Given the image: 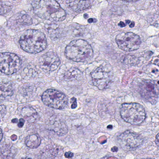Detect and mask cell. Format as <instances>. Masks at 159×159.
<instances>
[{
  "instance_id": "obj_1",
  "label": "cell",
  "mask_w": 159,
  "mask_h": 159,
  "mask_svg": "<svg viewBox=\"0 0 159 159\" xmlns=\"http://www.w3.org/2000/svg\"><path fill=\"white\" fill-rule=\"evenodd\" d=\"M32 6L35 14L42 19L59 21L66 17V12L56 0H35Z\"/></svg>"
},
{
  "instance_id": "obj_2",
  "label": "cell",
  "mask_w": 159,
  "mask_h": 159,
  "mask_svg": "<svg viewBox=\"0 0 159 159\" xmlns=\"http://www.w3.org/2000/svg\"><path fill=\"white\" fill-rule=\"evenodd\" d=\"M22 49L31 54H37L46 49L47 40L44 33L39 30L28 29L19 40Z\"/></svg>"
},
{
  "instance_id": "obj_3",
  "label": "cell",
  "mask_w": 159,
  "mask_h": 159,
  "mask_svg": "<svg viewBox=\"0 0 159 159\" xmlns=\"http://www.w3.org/2000/svg\"><path fill=\"white\" fill-rule=\"evenodd\" d=\"M65 53L67 58L75 62H86L93 55L92 46L82 39L71 41L65 48Z\"/></svg>"
},
{
  "instance_id": "obj_4",
  "label": "cell",
  "mask_w": 159,
  "mask_h": 159,
  "mask_svg": "<svg viewBox=\"0 0 159 159\" xmlns=\"http://www.w3.org/2000/svg\"><path fill=\"white\" fill-rule=\"evenodd\" d=\"M120 113L125 122L133 125L141 124L146 117L145 109L142 105L138 103L123 104Z\"/></svg>"
},
{
  "instance_id": "obj_5",
  "label": "cell",
  "mask_w": 159,
  "mask_h": 159,
  "mask_svg": "<svg viewBox=\"0 0 159 159\" xmlns=\"http://www.w3.org/2000/svg\"><path fill=\"white\" fill-rule=\"evenodd\" d=\"M44 104L49 107L57 109H62L68 104V98L61 92L53 89L46 90L42 95Z\"/></svg>"
},
{
  "instance_id": "obj_6",
  "label": "cell",
  "mask_w": 159,
  "mask_h": 159,
  "mask_svg": "<svg viewBox=\"0 0 159 159\" xmlns=\"http://www.w3.org/2000/svg\"><path fill=\"white\" fill-rule=\"evenodd\" d=\"M22 61L15 54L2 53L0 57L1 71L6 75H13L17 72L21 67Z\"/></svg>"
},
{
  "instance_id": "obj_7",
  "label": "cell",
  "mask_w": 159,
  "mask_h": 159,
  "mask_svg": "<svg viewBox=\"0 0 159 159\" xmlns=\"http://www.w3.org/2000/svg\"><path fill=\"white\" fill-rule=\"evenodd\" d=\"M116 42L120 49L132 51L139 48L142 41L139 35L132 32L120 33L116 36Z\"/></svg>"
},
{
  "instance_id": "obj_8",
  "label": "cell",
  "mask_w": 159,
  "mask_h": 159,
  "mask_svg": "<svg viewBox=\"0 0 159 159\" xmlns=\"http://www.w3.org/2000/svg\"><path fill=\"white\" fill-rule=\"evenodd\" d=\"M143 138L141 135L131 130H126L118 137V142L122 149L130 151L142 144Z\"/></svg>"
},
{
  "instance_id": "obj_9",
  "label": "cell",
  "mask_w": 159,
  "mask_h": 159,
  "mask_svg": "<svg viewBox=\"0 0 159 159\" xmlns=\"http://www.w3.org/2000/svg\"><path fill=\"white\" fill-rule=\"evenodd\" d=\"M139 92L145 101L152 104L157 103L159 97V88L153 81L142 80L139 84Z\"/></svg>"
},
{
  "instance_id": "obj_10",
  "label": "cell",
  "mask_w": 159,
  "mask_h": 159,
  "mask_svg": "<svg viewBox=\"0 0 159 159\" xmlns=\"http://www.w3.org/2000/svg\"><path fill=\"white\" fill-rule=\"evenodd\" d=\"M39 66L45 72H51L58 68L60 64V60L56 53L47 52L40 57Z\"/></svg>"
},
{
  "instance_id": "obj_11",
  "label": "cell",
  "mask_w": 159,
  "mask_h": 159,
  "mask_svg": "<svg viewBox=\"0 0 159 159\" xmlns=\"http://www.w3.org/2000/svg\"><path fill=\"white\" fill-rule=\"evenodd\" d=\"M93 85L99 90L106 89L110 82L108 73L105 71L102 67L97 68L91 74Z\"/></svg>"
},
{
  "instance_id": "obj_12",
  "label": "cell",
  "mask_w": 159,
  "mask_h": 159,
  "mask_svg": "<svg viewBox=\"0 0 159 159\" xmlns=\"http://www.w3.org/2000/svg\"><path fill=\"white\" fill-rule=\"evenodd\" d=\"M66 3L69 7L75 12L85 10L91 6L90 0H67Z\"/></svg>"
},
{
  "instance_id": "obj_13",
  "label": "cell",
  "mask_w": 159,
  "mask_h": 159,
  "mask_svg": "<svg viewBox=\"0 0 159 159\" xmlns=\"http://www.w3.org/2000/svg\"><path fill=\"white\" fill-rule=\"evenodd\" d=\"M21 113L22 115L24 116V118L27 119L30 123L34 122L39 118V115L36 110L31 106H28L22 108Z\"/></svg>"
},
{
  "instance_id": "obj_14",
  "label": "cell",
  "mask_w": 159,
  "mask_h": 159,
  "mask_svg": "<svg viewBox=\"0 0 159 159\" xmlns=\"http://www.w3.org/2000/svg\"><path fill=\"white\" fill-rule=\"evenodd\" d=\"M16 149L11 145H1V153L3 159H13L16 154Z\"/></svg>"
},
{
  "instance_id": "obj_15",
  "label": "cell",
  "mask_w": 159,
  "mask_h": 159,
  "mask_svg": "<svg viewBox=\"0 0 159 159\" xmlns=\"http://www.w3.org/2000/svg\"><path fill=\"white\" fill-rule=\"evenodd\" d=\"M25 143L26 146L30 149H37L41 144V139L38 135L32 134L26 137Z\"/></svg>"
},
{
  "instance_id": "obj_16",
  "label": "cell",
  "mask_w": 159,
  "mask_h": 159,
  "mask_svg": "<svg viewBox=\"0 0 159 159\" xmlns=\"http://www.w3.org/2000/svg\"><path fill=\"white\" fill-rule=\"evenodd\" d=\"M51 127V130L59 136L64 135L68 132V129L66 125L62 122H55Z\"/></svg>"
},
{
  "instance_id": "obj_17",
  "label": "cell",
  "mask_w": 159,
  "mask_h": 159,
  "mask_svg": "<svg viewBox=\"0 0 159 159\" xmlns=\"http://www.w3.org/2000/svg\"><path fill=\"white\" fill-rule=\"evenodd\" d=\"M1 98H5L12 95L13 89L11 84L10 83H1Z\"/></svg>"
},
{
  "instance_id": "obj_18",
  "label": "cell",
  "mask_w": 159,
  "mask_h": 159,
  "mask_svg": "<svg viewBox=\"0 0 159 159\" xmlns=\"http://www.w3.org/2000/svg\"><path fill=\"white\" fill-rule=\"evenodd\" d=\"M58 149L57 147H46L42 152V156L45 159H51L57 156L58 153Z\"/></svg>"
},
{
  "instance_id": "obj_19",
  "label": "cell",
  "mask_w": 159,
  "mask_h": 159,
  "mask_svg": "<svg viewBox=\"0 0 159 159\" xmlns=\"http://www.w3.org/2000/svg\"><path fill=\"white\" fill-rule=\"evenodd\" d=\"M82 76V74L80 70L75 68L70 69L65 75V78L67 79H78L80 76Z\"/></svg>"
},
{
  "instance_id": "obj_20",
  "label": "cell",
  "mask_w": 159,
  "mask_h": 159,
  "mask_svg": "<svg viewBox=\"0 0 159 159\" xmlns=\"http://www.w3.org/2000/svg\"><path fill=\"white\" fill-rule=\"evenodd\" d=\"M19 22L22 24L30 25L32 24V20L28 15H24L19 20Z\"/></svg>"
},
{
  "instance_id": "obj_21",
  "label": "cell",
  "mask_w": 159,
  "mask_h": 159,
  "mask_svg": "<svg viewBox=\"0 0 159 159\" xmlns=\"http://www.w3.org/2000/svg\"><path fill=\"white\" fill-rule=\"evenodd\" d=\"M71 102L72 103V105H71V108L72 109H75L77 108V102L76 98H74V97H73V98L71 99Z\"/></svg>"
},
{
  "instance_id": "obj_22",
  "label": "cell",
  "mask_w": 159,
  "mask_h": 159,
  "mask_svg": "<svg viewBox=\"0 0 159 159\" xmlns=\"http://www.w3.org/2000/svg\"><path fill=\"white\" fill-rule=\"evenodd\" d=\"M24 122H25L24 120L22 118H21L19 120V122L18 124V127L20 128H22L23 126H24Z\"/></svg>"
},
{
  "instance_id": "obj_23",
  "label": "cell",
  "mask_w": 159,
  "mask_h": 159,
  "mask_svg": "<svg viewBox=\"0 0 159 159\" xmlns=\"http://www.w3.org/2000/svg\"><path fill=\"white\" fill-rule=\"evenodd\" d=\"M65 156L66 158H72V157H73V153L71 152H66V153H65Z\"/></svg>"
},
{
  "instance_id": "obj_24",
  "label": "cell",
  "mask_w": 159,
  "mask_h": 159,
  "mask_svg": "<svg viewBox=\"0 0 159 159\" xmlns=\"http://www.w3.org/2000/svg\"><path fill=\"white\" fill-rule=\"evenodd\" d=\"M155 142H156V143L157 146L159 147V133H158L156 135V139Z\"/></svg>"
},
{
  "instance_id": "obj_25",
  "label": "cell",
  "mask_w": 159,
  "mask_h": 159,
  "mask_svg": "<svg viewBox=\"0 0 159 159\" xmlns=\"http://www.w3.org/2000/svg\"><path fill=\"white\" fill-rule=\"evenodd\" d=\"M126 24L124 23V22H122V21H121V22L119 24V26H120L121 27H124L126 26Z\"/></svg>"
},
{
  "instance_id": "obj_26",
  "label": "cell",
  "mask_w": 159,
  "mask_h": 159,
  "mask_svg": "<svg viewBox=\"0 0 159 159\" xmlns=\"http://www.w3.org/2000/svg\"><path fill=\"white\" fill-rule=\"evenodd\" d=\"M122 1H126V2H129V3H133V2H135V1H138L139 0H122Z\"/></svg>"
},
{
  "instance_id": "obj_27",
  "label": "cell",
  "mask_w": 159,
  "mask_h": 159,
  "mask_svg": "<svg viewBox=\"0 0 159 159\" xmlns=\"http://www.w3.org/2000/svg\"><path fill=\"white\" fill-rule=\"evenodd\" d=\"M134 25H135V24H134V22H133V21H131V23L129 25L130 27L133 28V27H134Z\"/></svg>"
},
{
  "instance_id": "obj_28",
  "label": "cell",
  "mask_w": 159,
  "mask_h": 159,
  "mask_svg": "<svg viewBox=\"0 0 159 159\" xmlns=\"http://www.w3.org/2000/svg\"><path fill=\"white\" fill-rule=\"evenodd\" d=\"M18 119H14L12 120V122L13 123H17L18 122Z\"/></svg>"
},
{
  "instance_id": "obj_29",
  "label": "cell",
  "mask_w": 159,
  "mask_h": 159,
  "mask_svg": "<svg viewBox=\"0 0 159 159\" xmlns=\"http://www.w3.org/2000/svg\"><path fill=\"white\" fill-rule=\"evenodd\" d=\"M112 125H109L107 127V128L108 129H112Z\"/></svg>"
},
{
  "instance_id": "obj_30",
  "label": "cell",
  "mask_w": 159,
  "mask_h": 159,
  "mask_svg": "<svg viewBox=\"0 0 159 159\" xmlns=\"http://www.w3.org/2000/svg\"><path fill=\"white\" fill-rule=\"evenodd\" d=\"M150 159V158H147V159Z\"/></svg>"
},
{
  "instance_id": "obj_31",
  "label": "cell",
  "mask_w": 159,
  "mask_h": 159,
  "mask_svg": "<svg viewBox=\"0 0 159 159\" xmlns=\"http://www.w3.org/2000/svg\"><path fill=\"white\" fill-rule=\"evenodd\" d=\"M28 159H31V158H28Z\"/></svg>"
}]
</instances>
